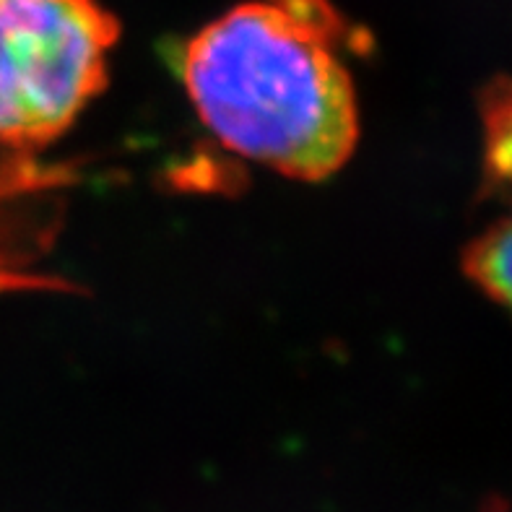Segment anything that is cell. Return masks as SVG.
Returning <instances> with one entry per match:
<instances>
[{"label":"cell","instance_id":"1","mask_svg":"<svg viewBox=\"0 0 512 512\" xmlns=\"http://www.w3.org/2000/svg\"><path fill=\"white\" fill-rule=\"evenodd\" d=\"M328 0H245L182 45V86L221 146L320 182L359 143V99Z\"/></svg>","mask_w":512,"mask_h":512},{"label":"cell","instance_id":"2","mask_svg":"<svg viewBox=\"0 0 512 512\" xmlns=\"http://www.w3.org/2000/svg\"><path fill=\"white\" fill-rule=\"evenodd\" d=\"M117 39L99 0H0V146L63 136L107 89Z\"/></svg>","mask_w":512,"mask_h":512},{"label":"cell","instance_id":"3","mask_svg":"<svg viewBox=\"0 0 512 512\" xmlns=\"http://www.w3.org/2000/svg\"><path fill=\"white\" fill-rule=\"evenodd\" d=\"M466 273L512 315V214L502 216L468 247Z\"/></svg>","mask_w":512,"mask_h":512},{"label":"cell","instance_id":"4","mask_svg":"<svg viewBox=\"0 0 512 512\" xmlns=\"http://www.w3.org/2000/svg\"><path fill=\"white\" fill-rule=\"evenodd\" d=\"M492 162L505 180H512V84L500 81L487 97Z\"/></svg>","mask_w":512,"mask_h":512}]
</instances>
